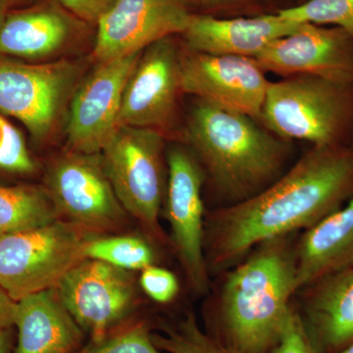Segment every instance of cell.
<instances>
[{
    "mask_svg": "<svg viewBox=\"0 0 353 353\" xmlns=\"http://www.w3.org/2000/svg\"><path fill=\"white\" fill-rule=\"evenodd\" d=\"M192 15L185 0H116L97 21L92 58L99 63L141 52L182 34Z\"/></svg>",
    "mask_w": 353,
    "mask_h": 353,
    "instance_id": "14",
    "label": "cell"
},
{
    "mask_svg": "<svg viewBox=\"0 0 353 353\" xmlns=\"http://www.w3.org/2000/svg\"><path fill=\"white\" fill-rule=\"evenodd\" d=\"M271 353H317L304 331L294 303L280 341Z\"/></svg>",
    "mask_w": 353,
    "mask_h": 353,
    "instance_id": "28",
    "label": "cell"
},
{
    "mask_svg": "<svg viewBox=\"0 0 353 353\" xmlns=\"http://www.w3.org/2000/svg\"><path fill=\"white\" fill-rule=\"evenodd\" d=\"M46 188L60 219L92 233L120 231L128 213L104 169L101 153L66 150L48 167Z\"/></svg>",
    "mask_w": 353,
    "mask_h": 353,
    "instance_id": "9",
    "label": "cell"
},
{
    "mask_svg": "<svg viewBox=\"0 0 353 353\" xmlns=\"http://www.w3.org/2000/svg\"><path fill=\"white\" fill-rule=\"evenodd\" d=\"M14 353H75L85 334L62 303L55 288L17 301Z\"/></svg>",
    "mask_w": 353,
    "mask_h": 353,
    "instance_id": "19",
    "label": "cell"
},
{
    "mask_svg": "<svg viewBox=\"0 0 353 353\" xmlns=\"http://www.w3.org/2000/svg\"><path fill=\"white\" fill-rule=\"evenodd\" d=\"M152 333L145 322H128L101 338L90 339L75 353H164L153 343Z\"/></svg>",
    "mask_w": 353,
    "mask_h": 353,
    "instance_id": "25",
    "label": "cell"
},
{
    "mask_svg": "<svg viewBox=\"0 0 353 353\" xmlns=\"http://www.w3.org/2000/svg\"><path fill=\"white\" fill-rule=\"evenodd\" d=\"M303 1H305V0H303Z\"/></svg>",
    "mask_w": 353,
    "mask_h": 353,
    "instance_id": "36",
    "label": "cell"
},
{
    "mask_svg": "<svg viewBox=\"0 0 353 353\" xmlns=\"http://www.w3.org/2000/svg\"><path fill=\"white\" fill-rule=\"evenodd\" d=\"M183 94L259 121L270 81L253 58L181 50Z\"/></svg>",
    "mask_w": 353,
    "mask_h": 353,
    "instance_id": "11",
    "label": "cell"
},
{
    "mask_svg": "<svg viewBox=\"0 0 353 353\" xmlns=\"http://www.w3.org/2000/svg\"><path fill=\"white\" fill-rule=\"evenodd\" d=\"M34 169L20 134L0 118V170L29 173Z\"/></svg>",
    "mask_w": 353,
    "mask_h": 353,
    "instance_id": "26",
    "label": "cell"
},
{
    "mask_svg": "<svg viewBox=\"0 0 353 353\" xmlns=\"http://www.w3.org/2000/svg\"><path fill=\"white\" fill-rule=\"evenodd\" d=\"M55 289L90 339L101 338L126 324L139 303L131 272L99 260H83L65 274Z\"/></svg>",
    "mask_w": 353,
    "mask_h": 353,
    "instance_id": "10",
    "label": "cell"
},
{
    "mask_svg": "<svg viewBox=\"0 0 353 353\" xmlns=\"http://www.w3.org/2000/svg\"><path fill=\"white\" fill-rule=\"evenodd\" d=\"M164 145L157 130L118 126L101 152L120 203L160 245L167 243L159 221L167 183Z\"/></svg>",
    "mask_w": 353,
    "mask_h": 353,
    "instance_id": "5",
    "label": "cell"
},
{
    "mask_svg": "<svg viewBox=\"0 0 353 353\" xmlns=\"http://www.w3.org/2000/svg\"><path fill=\"white\" fill-rule=\"evenodd\" d=\"M353 196V143L312 146L256 196L206 212L204 254L220 276L264 241L305 231Z\"/></svg>",
    "mask_w": 353,
    "mask_h": 353,
    "instance_id": "1",
    "label": "cell"
},
{
    "mask_svg": "<svg viewBox=\"0 0 353 353\" xmlns=\"http://www.w3.org/2000/svg\"><path fill=\"white\" fill-rule=\"evenodd\" d=\"M181 50L173 37L143 50L123 92L118 126L162 132L170 124L182 92Z\"/></svg>",
    "mask_w": 353,
    "mask_h": 353,
    "instance_id": "13",
    "label": "cell"
},
{
    "mask_svg": "<svg viewBox=\"0 0 353 353\" xmlns=\"http://www.w3.org/2000/svg\"><path fill=\"white\" fill-rule=\"evenodd\" d=\"M185 136L219 199L218 208L256 196L288 170L290 141L245 114L196 99Z\"/></svg>",
    "mask_w": 353,
    "mask_h": 353,
    "instance_id": "3",
    "label": "cell"
},
{
    "mask_svg": "<svg viewBox=\"0 0 353 353\" xmlns=\"http://www.w3.org/2000/svg\"><path fill=\"white\" fill-rule=\"evenodd\" d=\"M294 306L317 353H338L353 343V265L299 290Z\"/></svg>",
    "mask_w": 353,
    "mask_h": 353,
    "instance_id": "18",
    "label": "cell"
},
{
    "mask_svg": "<svg viewBox=\"0 0 353 353\" xmlns=\"http://www.w3.org/2000/svg\"><path fill=\"white\" fill-rule=\"evenodd\" d=\"M83 72L76 60L38 63L0 57V112L19 120L43 143L57 130Z\"/></svg>",
    "mask_w": 353,
    "mask_h": 353,
    "instance_id": "7",
    "label": "cell"
},
{
    "mask_svg": "<svg viewBox=\"0 0 353 353\" xmlns=\"http://www.w3.org/2000/svg\"><path fill=\"white\" fill-rule=\"evenodd\" d=\"M277 13L299 24L331 26L353 36V0H305Z\"/></svg>",
    "mask_w": 353,
    "mask_h": 353,
    "instance_id": "24",
    "label": "cell"
},
{
    "mask_svg": "<svg viewBox=\"0 0 353 353\" xmlns=\"http://www.w3.org/2000/svg\"><path fill=\"white\" fill-rule=\"evenodd\" d=\"M11 0H0V27L2 23L6 20L7 14H8L9 7H10Z\"/></svg>",
    "mask_w": 353,
    "mask_h": 353,
    "instance_id": "33",
    "label": "cell"
},
{
    "mask_svg": "<svg viewBox=\"0 0 353 353\" xmlns=\"http://www.w3.org/2000/svg\"><path fill=\"white\" fill-rule=\"evenodd\" d=\"M87 28L55 0L9 11L0 27V57L37 62L68 50Z\"/></svg>",
    "mask_w": 353,
    "mask_h": 353,
    "instance_id": "16",
    "label": "cell"
},
{
    "mask_svg": "<svg viewBox=\"0 0 353 353\" xmlns=\"http://www.w3.org/2000/svg\"><path fill=\"white\" fill-rule=\"evenodd\" d=\"M15 1L26 2V1H32V0H15Z\"/></svg>",
    "mask_w": 353,
    "mask_h": 353,
    "instance_id": "35",
    "label": "cell"
},
{
    "mask_svg": "<svg viewBox=\"0 0 353 353\" xmlns=\"http://www.w3.org/2000/svg\"><path fill=\"white\" fill-rule=\"evenodd\" d=\"M197 3L213 13H232L257 6L262 0H196Z\"/></svg>",
    "mask_w": 353,
    "mask_h": 353,
    "instance_id": "30",
    "label": "cell"
},
{
    "mask_svg": "<svg viewBox=\"0 0 353 353\" xmlns=\"http://www.w3.org/2000/svg\"><path fill=\"white\" fill-rule=\"evenodd\" d=\"M297 292L353 265V196L296 241Z\"/></svg>",
    "mask_w": 353,
    "mask_h": 353,
    "instance_id": "20",
    "label": "cell"
},
{
    "mask_svg": "<svg viewBox=\"0 0 353 353\" xmlns=\"http://www.w3.org/2000/svg\"><path fill=\"white\" fill-rule=\"evenodd\" d=\"M11 328L0 330V353H11Z\"/></svg>",
    "mask_w": 353,
    "mask_h": 353,
    "instance_id": "32",
    "label": "cell"
},
{
    "mask_svg": "<svg viewBox=\"0 0 353 353\" xmlns=\"http://www.w3.org/2000/svg\"><path fill=\"white\" fill-rule=\"evenodd\" d=\"M152 338L164 353H238L202 331L192 313L173 324L163 323L159 333H152Z\"/></svg>",
    "mask_w": 353,
    "mask_h": 353,
    "instance_id": "23",
    "label": "cell"
},
{
    "mask_svg": "<svg viewBox=\"0 0 353 353\" xmlns=\"http://www.w3.org/2000/svg\"><path fill=\"white\" fill-rule=\"evenodd\" d=\"M46 188L0 185V238L59 220Z\"/></svg>",
    "mask_w": 353,
    "mask_h": 353,
    "instance_id": "21",
    "label": "cell"
},
{
    "mask_svg": "<svg viewBox=\"0 0 353 353\" xmlns=\"http://www.w3.org/2000/svg\"><path fill=\"white\" fill-rule=\"evenodd\" d=\"M338 353H353V343L352 345H348L347 347H345V350H343L341 352Z\"/></svg>",
    "mask_w": 353,
    "mask_h": 353,
    "instance_id": "34",
    "label": "cell"
},
{
    "mask_svg": "<svg viewBox=\"0 0 353 353\" xmlns=\"http://www.w3.org/2000/svg\"><path fill=\"white\" fill-rule=\"evenodd\" d=\"M17 301L0 288V330L12 328L15 323Z\"/></svg>",
    "mask_w": 353,
    "mask_h": 353,
    "instance_id": "31",
    "label": "cell"
},
{
    "mask_svg": "<svg viewBox=\"0 0 353 353\" xmlns=\"http://www.w3.org/2000/svg\"><path fill=\"white\" fill-rule=\"evenodd\" d=\"M97 234L57 220L0 238V288L15 301L57 287L85 260V245Z\"/></svg>",
    "mask_w": 353,
    "mask_h": 353,
    "instance_id": "6",
    "label": "cell"
},
{
    "mask_svg": "<svg viewBox=\"0 0 353 353\" xmlns=\"http://www.w3.org/2000/svg\"><path fill=\"white\" fill-rule=\"evenodd\" d=\"M139 287L152 301L159 304L172 303L180 292L175 274L155 264L141 271Z\"/></svg>",
    "mask_w": 353,
    "mask_h": 353,
    "instance_id": "27",
    "label": "cell"
},
{
    "mask_svg": "<svg viewBox=\"0 0 353 353\" xmlns=\"http://www.w3.org/2000/svg\"><path fill=\"white\" fill-rule=\"evenodd\" d=\"M301 25L284 19L277 12L241 17L192 14L182 36L185 48L196 52L254 58Z\"/></svg>",
    "mask_w": 353,
    "mask_h": 353,
    "instance_id": "17",
    "label": "cell"
},
{
    "mask_svg": "<svg viewBox=\"0 0 353 353\" xmlns=\"http://www.w3.org/2000/svg\"><path fill=\"white\" fill-rule=\"evenodd\" d=\"M294 234L260 243L221 274L211 297L216 339L238 353H271L297 294Z\"/></svg>",
    "mask_w": 353,
    "mask_h": 353,
    "instance_id": "2",
    "label": "cell"
},
{
    "mask_svg": "<svg viewBox=\"0 0 353 353\" xmlns=\"http://www.w3.org/2000/svg\"><path fill=\"white\" fill-rule=\"evenodd\" d=\"M265 72L353 83V36L340 28L301 24L253 58Z\"/></svg>",
    "mask_w": 353,
    "mask_h": 353,
    "instance_id": "15",
    "label": "cell"
},
{
    "mask_svg": "<svg viewBox=\"0 0 353 353\" xmlns=\"http://www.w3.org/2000/svg\"><path fill=\"white\" fill-rule=\"evenodd\" d=\"M85 259L99 260L126 271H143L155 264L154 250L145 239L132 234L101 236L88 241Z\"/></svg>",
    "mask_w": 353,
    "mask_h": 353,
    "instance_id": "22",
    "label": "cell"
},
{
    "mask_svg": "<svg viewBox=\"0 0 353 353\" xmlns=\"http://www.w3.org/2000/svg\"><path fill=\"white\" fill-rule=\"evenodd\" d=\"M259 122L287 141L314 146L353 143V83L314 76L270 82Z\"/></svg>",
    "mask_w": 353,
    "mask_h": 353,
    "instance_id": "4",
    "label": "cell"
},
{
    "mask_svg": "<svg viewBox=\"0 0 353 353\" xmlns=\"http://www.w3.org/2000/svg\"><path fill=\"white\" fill-rule=\"evenodd\" d=\"M69 13L85 23H94L113 6L116 0H55Z\"/></svg>",
    "mask_w": 353,
    "mask_h": 353,
    "instance_id": "29",
    "label": "cell"
},
{
    "mask_svg": "<svg viewBox=\"0 0 353 353\" xmlns=\"http://www.w3.org/2000/svg\"><path fill=\"white\" fill-rule=\"evenodd\" d=\"M141 52L99 62L82 79L68 106L67 150L101 152L117 129L123 92Z\"/></svg>",
    "mask_w": 353,
    "mask_h": 353,
    "instance_id": "12",
    "label": "cell"
},
{
    "mask_svg": "<svg viewBox=\"0 0 353 353\" xmlns=\"http://www.w3.org/2000/svg\"><path fill=\"white\" fill-rule=\"evenodd\" d=\"M166 161L164 216L170 228L172 248L192 294L206 296L211 290V276L204 254L206 212L202 190L205 174L196 155L185 146L169 148Z\"/></svg>",
    "mask_w": 353,
    "mask_h": 353,
    "instance_id": "8",
    "label": "cell"
}]
</instances>
